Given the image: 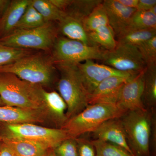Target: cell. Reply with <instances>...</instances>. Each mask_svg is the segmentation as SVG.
<instances>
[{"mask_svg": "<svg viewBox=\"0 0 156 156\" xmlns=\"http://www.w3.org/2000/svg\"><path fill=\"white\" fill-rule=\"evenodd\" d=\"M41 87L12 74L0 73V98L4 105L41 112L48 117L41 95Z\"/></svg>", "mask_w": 156, "mask_h": 156, "instance_id": "obj_1", "label": "cell"}, {"mask_svg": "<svg viewBox=\"0 0 156 156\" xmlns=\"http://www.w3.org/2000/svg\"><path fill=\"white\" fill-rule=\"evenodd\" d=\"M56 69L49 53L34 52L0 66V73L12 74L30 83L43 87L52 83Z\"/></svg>", "mask_w": 156, "mask_h": 156, "instance_id": "obj_2", "label": "cell"}, {"mask_svg": "<svg viewBox=\"0 0 156 156\" xmlns=\"http://www.w3.org/2000/svg\"><path fill=\"white\" fill-rule=\"evenodd\" d=\"M127 112L116 104L89 105L77 115L70 118L61 128L67 131L71 138L92 133L108 120L120 119Z\"/></svg>", "mask_w": 156, "mask_h": 156, "instance_id": "obj_3", "label": "cell"}, {"mask_svg": "<svg viewBox=\"0 0 156 156\" xmlns=\"http://www.w3.org/2000/svg\"><path fill=\"white\" fill-rule=\"evenodd\" d=\"M60 73L57 83L58 93L67 105L68 120L82 112L88 105V94L78 74L77 64H55Z\"/></svg>", "mask_w": 156, "mask_h": 156, "instance_id": "obj_4", "label": "cell"}, {"mask_svg": "<svg viewBox=\"0 0 156 156\" xmlns=\"http://www.w3.org/2000/svg\"><path fill=\"white\" fill-rule=\"evenodd\" d=\"M58 33L55 22H46L37 28L16 30L11 34L0 38V44L7 47L50 52Z\"/></svg>", "mask_w": 156, "mask_h": 156, "instance_id": "obj_5", "label": "cell"}, {"mask_svg": "<svg viewBox=\"0 0 156 156\" xmlns=\"http://www.w3.org/2000/svg\"><path fill=\"white\" fill-rule=\"evenodd\" d=\"M135 156H150L151 119L147 109L128 112L120 118Z\"/></svg>", "mask_w": 156, "mask_h": 156, "instance_id": "obj_6", "label": "cell"}, {"mask_svg": "<svg viewBox=\"0 0 156 156\" xmlns=\"http://www.w3.org/2000/svg\"><path fill=\"white\" fill-rule=\"evenodd\" d=\"M2 124L1 135L40 143L50 149H53L65 140L71 138L67 131L61 128H47L34 123Z\"/></svg>", "mask_w": 156, "mask_h": 156, "instance_id": "obj_7", "label": "cell"}, {"mask_svg": "<svg viewBox=\"0 0 156 156\" xmlns=\"http://www.w3.org/2000/svg\"><path fill=\"white\" fill-rule=\"evenodd\" d=\"M106 51L98 46H88L82 42L58 35L50 54L54 64H78L89 59L102 61Z\"/></svg>", "mask_w": 156, "mask_h": 156, "instance_id": "obj_8", "label": "cell"}, {"mask_svg": "<svg viewBox=\"0 0 156 156\" xmlns=\"http://www.w3.org/2000/svg\"><path fill=\"white\" fill-rule=\"evenodd\" d=\"M102 62L115 69L132 74L139 73L147 67L137 47L118 42L114 49L106 50Z\"/></svg>", "mask_w": 156, "mask_h": 156, "instance_id": "obj_9", "label": "cell"}, {"mask_svg": "<svg viewBox=\"0 0 156 156\" xmlns=\"http://www.w3.org/2000/svg\"><path fill=\"white\" fill-rule=\"evenodd\" d=\"M77 67L80 80L88 96L107 78L114 76L131 77L136 75L122 72L106 65L98 64L90 59L83 63H78Z\"/></svg>", "mask_w": 156, "mask_h": 156, "instance_id": "obj_10", "label": "cell"}, {"mask_svg": "<svg viewBox=\"0 0 156 156\" xmlns=\"http://www.w3.org/2000/svg\"><path fill=\"white\" fill-rule=\"evenodd\" d=\"M144 70L130 78L120 91L116 104L127 112L147 110L143 101Z\"/></svg>", "mask_w": 156, "mask_h": 156, "instance_id": "obj_11", "label": "cell"}, {"mask_svg": "<svg viewBox=\"0 0 156 156\" xmlns=\"http://www.w3.org/2000/svg\"><path fill=\"white\" fill-rule=\"evenodd\" d=\"M131 77L114 76L107 78L88 95V105L97 103L116 104L123 86Z\"/></svg>", "mask_w": 156, "mask_h": 156, "instance_id": "obj_12", "label": "cell"}, {"mask_svg": "<svg viewBox=\"0 0 156 156\" xmlns=\"http://www.w3.org/2000/svg\"><path fill=\"white\" fill-rule=\"evenodd\" d=\"M92 133L95 139L118 146L131 155L135 156L128 144L126 131L120 119H112L105 122Z\"/></svg>", "mask_w": 156, "mask_h": 156, "instance_id": "obj_13", "label": "cell"}, {"mask_svg": "<svg viewBox=\"0 0 156 156\" xmlns=\"http://www.w3.org/2000/svg\"><path fill=\"white\" fill-rule=\"evenodd\" d=\"M102 5L106 11L109 25L115 37L128 28L131 16L136 11V9L123 5L117 0H105Z\"/></svg>", "mask_w": 156, "mask_h": 156, "instance_id": "obj_14", "label": "cell"}, {"mask_svg": "<svg viewBox=\"0 0 156 156\" xmlns=\"http://www.w3.org/2000/svg\"><path fill=\"white\" fill-rule=\"evenodd\" d=\"M47 117L44 113L37 111L0 106V123L18 124L43 122Z\"/></svg>", "mask_w": 156, "mask_h": 156, "instance_id": "obj_15", "label": "cell"}, {"mask_svg": "<svg viewBox=\"0 0 156 156\" xmlns=\"http://www.w3.org/2000/svg\"><path fill=\"white\" fill-rule=\"evenodd\" d=\"M41 92L48 116L61 128L68 120L67 105L65 101L56 91L48 92L41 87Z\"/></svg>", "mask_w": 156, "mask_h": 156, "instance_id": "obj_16", "label": "cell"}, {"mask_svg": "<svg viewBox=\"0 0 156 156\" xmlns=\"http://www.w3.org/2000/svg\"><path fill=\"white\" fill-rule=\"evenodd\" d=\"M30 0L11 1L8 9L0 19V38L9 35L15 30Z\"/></svg>", "mask_w": 156, "mask_h": 156, "instance_id": "obj_17", "label": "cell"}, {"mask_svg": "<svg viewBox=\"0 0 156 156\" xmlns=\"http://www.w3.org/2000/svg\"><path fill=\"white\" fill-rule=\"evenodd\" d=\"M1 136L2 142L11 149L16 156H45L50 149L42 144L29 140Z\"/></svg>", "mask_w": 156, "mask_h": 156, "instance_id": "obj_18", "label": "cell"}, {"mask_svg": "<svg viewBox=\"0 0 156 156\" xmlns=\"http://www.w3.org/2000/svg\"><path fill=\"white\" fill-rule=\"evenodd\" d=\"M57 24L58 35L82 42L88 46H95L90 41L83 23L80 20L66 14Z\"/></svg>", "mask_w": 156, "mask_h": 156, "instance_id": "obj_19", "label": "cell"}, {"mask_svg": "<svg viewBox=\"0 0 156 156\" xmlns=\"http://www.w3.org/2000/svg\"><path fill=\"white\" fill-rule=\"evenodd\" d=\"M89 39L93 45L109 51L114 49L117 41L114 31L109 25L103 26L88 33Z\"/></svg>", "mask_w": 156, "mask_h": 156, "instance_id": "obj_20", "label": "cell"}, {"mask_svg": "<svg viewBox=\"0 0 156 156\" xmlns=\"http://www.w3.org/2000/svg\"><path fill=\"white\" fill-rule=\"evenodd\" d=\"M103 2L102 0H72L64 12L82 22Z\"/></svg>", "mask_w": 156, "mask_h": 156, "instance_id": "obj_21", "label": "cell"}, {"mask_svg": "<svg viewBox=\"0 0 156 156\" xmlns=\"http://www.w3.org/2000/svg\"><path fill=\"white\" fill-rule=\"evenodd\" d=\"M156 36V28L145 30L127 29L117 35V41L133 45L139 46L154 37Z\"/></svg>", "mask_w": 156, "mask_h": 156, "instance_id": "obj_22", "label": "cell"}, {"mask_svg": "<svg viewBox=\"0 0 156 156\" xmlns=\"http://www.w3.org/2000/svg\"><path fill=\"white\" fill-rule=\"evenodd\" d=\"M143 101L149 107L156 103V64L147 66L144 73Z\"/></svg>", "mask_w": 156, "mask_h": 156, "instance_id": "obj_23", "label": "cell"}, {"mask_svg": "<svg viewBox=\"0 0 156 156\" xmlns=\"http://www.w3.org/2000/svg\"><path fill=\"white\" fill-rule=\"evenodd\" d=\"M31 3L46 22H58L66 15L64 11L56 8L50 0H31Z\"/></svg>", "mask_w": 156, "mask_h": 156, "instance_id": "obj_24", "label": "cell"}, {"mask_svg": "<svg viewBox=\"0 0 156 156\" xmlns=\"http://www.w3.org/2000/svg\"><path fill=\"white\" fill-rule=\"evenodd\" d=\"M46 23L43 17L30 3L27 8L19 22L16 30H29L37 28Z\"/></svg>", "mask_w": 156, "mask_h": 156, "instance_id": "obj_25", "label": "cell"}, {"mask_svg": "<svg viewBox=\"0 0 156 156\" xmlns=\"http://www.w3.org/2000/svg\"><path fill=\"white\" fill-rule=\"evenodd\" d=\"M156 28V15L149 11H136L131 16L129 29L145 30Z\"/></svg>", "mask_w": 156, "mask_h": 156, "instance_id": "obj_26", "label": "cell"}, {"mask_svg": "<svg viewBox=\"0 0 156 156\" xmlns=\"http://www.w3.org/2000/svg\"><path fill=\"white\" fill-rule=\"evenodd\" d=\"M82 23L84 28L88 33L95 30L100 27L109 25L108 18L102 3L98 6Z\"/></svg>", "mask_w": 156, "mask_h": 156, "instance_id": "obj_27", "label": "cell"}, {"mask_svg": "<svg viewBox=\"0 0 156 156\" xmlns=\"http://www.w3.org/2000/svg\"><path fill=\"white\" fill-rule=\"evenodd\" d=\"M34 52L32 50L11 48L0 44V66L11 64Z\"/></svg>", "mask_w": 156, "mask_h": 156, "instance_id": "obj_28", "label": "cell"}, {"mask_svg": "<svg viewBox=\"0 0 156 156\" xmlns=\"http://www.w3.org/2000/svg\"><path fill=\"white\" fill-rule=\"evenodd\" d=\"M91 141L97 156H132L122 148L110 143L96 139Z\"/></svg>", "mask_w": 156, "mask_h": 156, "instance_id": "obj_29", "label": "cell"}, {"mask_svg": "<svg viewBox=\"0 0 156 156\" xmlns=\"http://www.w3.org/2000/svg\"><path fill=\"white\" fill-rule=\"evenodd\" d=\"M147 66L156 64V36L137 46Z\"/></svg>", "mask_w": 156, "mask_h": 156, "instance_id": "obj_30", "label": "cell"}, {"mask_svg": "<svg viewBox=\"0 0 156 156\" xmlns=\"http://www.w3.org/2000/svg\"><path fill=\"white\" fill-rule=\"evenodd\" d=\"M53 151L57 156H78L76 138H69L54 148Z\"/></svg>", "mask_w": 156, "mask_h": 156, "instance_id": "obj_31", "label": "cell"}, {"mask_svg": "<svg viewBox=\"0 0 156 156\" xmlns=\"http://www.w3.org/2000/svg\"><path fill=\"white\" fill-rule=\"evenodd\" d=\"M78 156H97L96 151L92 141L85 139L76 138Z\"/></svg>", "mask_w": 156, "mask_h": 156, "instance_id": "obj_32", "label": "cell"}, {"mask_svg": "<svg viewBox=\"0 0 156 156\" xmlns=\"http://www.w3.org/2000/svg\"><path fill=\"white\" fill-rule=\"evenodd\" d=\"M156 5V0H138L136 8V11H149L153 7Z\"/></svg>", "mask_w": 156, "mask_h": 156, "instance_id": "obj_33", "label": "cell"}, {"mask_svg": "<svg viewBox=\"0 0 156 156\" xmlns=\"http://www.w3.org/2000/svg\"><path fill=\"white\" fill-rule=\"evenodd\" d=\"M72 0H50V2L56 8L65 11L69 6Z\"/></svg>", "mask_w": 156, "mask_h": 156, "instance_id": "obj_34", "label": "cell"}, {"mask_svg": "<svg viewBox=\"0 0 156 156\" xmlns=\"http://www.w3.org/2000/svg\"><path fill=\"white\" fill-rule=\"evenodd\" d=\"M0 156H16L11 149L4 142L1 143Z\"/></svg>", "mask_w": 156, "mask_h": 156, "instance_id": "obj_35", "label": "cell"}, {"mask_svg": "<svg viewBox=\"0 0 156 156\" xmlns=\"http://www.w3.org/2000/svg\"><path fill=\"white\" fill-rule=\"evenodd\" d=\"M119 2L128 8L136 9L138 0H117Z\"/></svg>", "mask_w": 156, "mask_h": 156, "instance_id": "obj_36", "label": "cell"}, {"mask_svg": "<svg viewBox=\"0 0 156 156\" xmlns=\"http://www.w3.org/2000/svg\"><path fill=\"white\" fill-rule=\"evenodd\" d=\"M11 1L10 0H0V19L5 14Z\"/></svg>", "mask_w": 156, "mask_h": 156, "instance_id": "obj_37", "label": "cell"}, {"mask_svg": "<svg viewBox=\"0 0 156 156\" xmlns=\"http://www.w3.org/2000/svg\"><path fill=\"white\" fill-rule=\"evenodd\" d=\"M149 11L151 12L152 14L156 15V5L153 7V8L150 10Z\"/></svg>", "mask_w": 156, "mask_h": 156, "instance_id": "obj_38", "label": "cell"}, {"mask_svg": "<svg viewBox=\"0 0 156 156\" xmlns=\"http://www.w3.org/2000/svg\"><path fill=\"white\" fill-rule=\"evenodd\" d=\"M45 156H57L56 155V154H55V153L53 151H52L50 152H48V153Z\"/></svg>", "mask_w": 156, "mask_h": 156, "instance_id": "obj_39", "label": "cell"}, {"mask_svg": "<svg viewBox=\"0 0 156 156\" xmlns=\"http://www.w3.org/2000/svg\"><path fill=\"white\" fill-rule=\"evenodd\" d=\"M4 104H3L2 101L1 100V98H0V106H4Z\"/></svg>", "mask_w": 156, "mask_h": 156, "instance_id": "obj_40", "label": "cell"}, {"mask_svg": "<svg viewBox=\"0 0 156 156\" xmlns=\"http://www.w3.org/2000/svg\"><path fill=\"white\" fill-rule=\"evenodd\" d=\"M1 143H2V140H1V134H0V146H1Z\"/></svg>", "mask_w": 156, "mask_h": 156, "instance_id": "obj_41", "label": "cell"}]
</instances>
